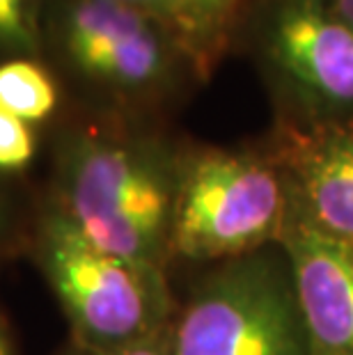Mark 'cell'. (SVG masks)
Segmentation results:
<instances>
[{
	"mask_svg": "<svg viewBox=\"0 0 353 355\" xmlns=\"http://www.w3.org/2000/svg\"><path fill=\"white\" fill-rule=\"evenodd\" d=\"M182 147L126 126L67 142L55 209L89 243L168 270Z\"/></svg>",
	"mask_w": 353,
	"mask_h": 355,
	"instance_id": "cell-1",
	"label": "cell"
},
{
	"mask_svg": "<svg viewBox=\"0 0 353 355\" xmlns=\"http://www.w3.org/2000/svg\"><path fill=\"white\" fill-rule=\"evenodd\" d=\"M291 195L261 140L236 147L186 145L172 218V259L221 263L282 241Z\"/></svg>",
	"mask_w": 353,
	"mask_h": 355,
	"instance_id": "cell-2",
	"label": "cell"
},
{
	"mask_svg": "<svg viewBox=\"0 0 353 355\" xmlns=\"http://www.w3.org/2000/svg\"><path fill=\"white\" fill-rule=\"evenodd\" d=\"M239 46L271 94L273 122H353V28L330 0H250Z\"/></svg>",
	"mask_w": 353,
	"mask_h": 355,
	"instance_id": "cell-3",
	"label": "cell"
},
{
	"mask_svg": "<svg viewBox=\"0 0 353 355\" xmlns=\"http://www.w3.org/2000/svg\"><path fill=\"white\" fill-rule=\"evenodd\" d=\"M37 259L83 349L145 342L175 319L168 270L89 243L55 207L42 218Z\"/></svg>",
	"mask_w": 353,
	"mask_h": 355,
	"instance_id": "cell-4",
	"label": "cell"
},
{
	"mask_svg": "<svg viewBox=\"0 0 353 355\" xmlns=\"http://www.w3.org/2000/svg\"><path fill=\"white\" fill-rule=\"evenodd\" d=\"M172 355H312L284 248L212 263L175 312Z\"/></svg>",
	"mask_w": 353,
	"mask_h": 355,
	"instance_id": "cell-5",
	"label": "cell"
},
{
	"mask_svg": "<svg viewBox=\"0 0 353 355\" xmlns=\"http://www.w3.org/2000/svg\"><path fill=\"white\" fill-rule=\"evenodd\" d=\"M60 46L78 78L115 108H152L202 83L168 30L124 0H67Z\"/></svg>",
	"mask_w": 353,
	"mask_h": 355,
	"instance_id": "cell-6",
	"label": "cell"
},
{
	"mask_svg": "<svg viewBox=\"0 0 353 355\" xmlns=\"http://www.w3.org/2000/svg\"><path fill=\"white\" fill-rule=\"evenodd\" d=\"M261 142L287 179L291 214L353 243V122H273Z\"/></svg>",
	"mask_w": 353,
	"mask_h": 355,
	"instance_id": "cell-7",
	"label": "cell"
},
{
	"mask_svg": "<svg viewBox=\"0 0 353 355\" xmlns=\"http://www.w3.org/2000/svg\"><path fill=\"white\" fill-rule=\"evenodd\" d=\"M280 245L291 266L312 355H353V243L291 214Z\"/></svg>",
	"mask_w": 353,
	"mask_h": 355,
	"instance_id": "cell-8",
	"label": "cell"
},
{
	"mask_svg": "<svg viewBox=\"0 0 353 355\" xmlns=\"http://www.w3.org/2000/svg\"><path fill=\"white\" fill-rule=\"evenodd\" d=\"M168 30L202 83L239 46L250 0H124Z\"/></svg>",
	"mask_w": 353,
	"mask_h": 355,
	"instance_id": "cell-9",
	"label": "cell"
},
{
	"mask_svg": "<svg viewBox=\"0 0 353 355\" xmlns=\"http://www.w3.org/2000/svg\"><path fill=\"white\" fill-rule=\"evenodd\" d=\"M58 105V87L40 64L28 60L0 64V108L24 122H44Z\"/></svg>",
	"mask_w": 353,
	"mask_h": 355,
	"instance_id": "cell-10",
	"label": "cell"
},
{
	"mask_svg": "<svg viewBox=\"0 0 353 355\" xmlns=\"http://www.w3.org/2000/svg\"><path fill=\"white\" fill-rule=\"evenodd\" d=\"M35 156V138L28 122L0 108V170L17 172Z\"/></svg>",
	"mask_w": 353,
	"mask_h": 355,
	"instance_id": "cell-11",
	"label": "cell"
},
{
	"mask_svg": "<svg viewBox=\"0 0 353 355\" xmlns=\"http://www.w3.org/2000/svg\"><path fill=\"white\" fill-rule=\"evenodd\" d=\"M28 37L26 0H0V42L10 46H26Z\"/></svg>",
	"mask_w": 353,
	"mask_h": 355,
	"instance_id": "cell-12",
	"label": "cell"
},
{
	"mask_svg": "<svg viewBox=\"0 0 353 355\" xmlns=\"http://www.w3.org/2000/svg\"><path fill=\"white\" fill-rule=\"evenodd\" d=\"M74 355H172V323L145 342L119 346V349H83V346H76Z\"/></svg>",
	"mask_w": 353,
	"mask_h": 355,
	"instance_id": "cell-13",
	"label": "cell"
},
{
	"mask_svg": "<svg viewBox=\"0 0 353 355\" xmlns=\"http://www.w3.org/2000/svg\"><path fill=\"white\" fill-rule=\"evenodd\" d=\"M330 5H333L335 12L353 28V0H330Z\"/></svg>",
	"mask_w": 353,
	"mask_h": 355,
	"instance_id": "cell-14",
	"label": "cell"
},
{
	"mask_svg": "<svg viewBox=\"0 0 353 355\" xmlns=\"http://www.w3.org/2000/svg\"><path fill=\"white\" fill-rule=\"evenodd\" d=\"M0 355H14L12 339L7 335V330L3 328V323H0Z\"/></svg>",
	"mask_w": 353,
	"mask_h": 355,
	"instance_id": "cell-15",
	"label": "cell"
}]
</instances>
